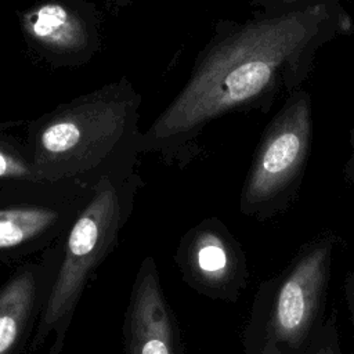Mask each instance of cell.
I'll use <instances>...</instances> for the list:
<instances>
[{
    "label": "cell",
    "instance_id": "cell-12",
    "mask_svg": "<svg viewBox=\"0 0 354 354\" xmlns=\"http://www.w3.org/2000/svg\"><path fill=\"white\" fill-rule=\"evenodd\" d=\"M346 297L348 303V308L351 311V318L354 322V275H350L346 281Z\"/></svg>",
    "mask_w": 354,
    "mask_h": 354
},
{
    "label": "cell",
    "instance_id": "cell-13",
    "mask_svg": "<svg viewBox=\"0 0 354 354\" xmlns=\"http://www.w3.org/2000/svg\"><path fill=\"white\" fill-rule=\"evenodd\" d=\"M351 137H353V145H354V130H353V134H351Z\"/></svg>",
    "mask_w": 354,
    "mask_h": 354
},
{
    "label": "cell",
    "instance_id": "cell-3",
    "mask_svg": "<svg viewBox=\"0 0 354 354\" xmlns=\"http://www.w3.org/2000/svg\"><path fill=\"white\" fill-rule=\"evenodd\" d=\"M140 138L126 106L95 104L41 120L28 145L43 180L94 187L111 171L136 165Z\"/></svg>",
    "mask_w": 354,
    "mask_h": 354
},
{
    "label": "cell",
    "instance_id": "cell-10",
    "mask_svg": "<svg viewBox=\"0 0 354 354\" xmlns=\"http://www.w3.org/2000/svg\"><path fill=\"white\" fill-rule=\"evenodd\" d=\"M37 181L43 178L33 166L29 145L0 134V192Z\"/></svg>",
    "mask_w": 354,
    "mask_h": 354
},
{
    "label": "cell",
    "instance_id": "cell-1",
    "mask_svg": "<svg viewBox=\"0 0 354 354\" xmlns=\"http://www.w3.org/2000/svg\"><path fill=\"white\" fill-rule=\"evenodd\" d=\"M353 32L337 0H256L209 51L177 101L140 138L173 159L196 131L231 111L263 108L299 90L322 47Z\"/></svg>",
    "mask_w": 354,
    "mask_h": 354
},
{
    "label": "cell",
    "instance_id": "cell-6",
    "mask_svg": "<svg viewBox=\"0 0 354 354\" xmlns=\"http://www.w3.org/2000/svg\"><path fill=\"white\" fill-rule=\"evenodd\" d=\"M62 239L0 286V354H25L61 263Z\"/></svg>",
    "mask_w": 354,
    "mask_h": 354
},
{
    "label": "cell",
    "instance_id": "cell-4",
    "mask_svg": "<svg viewBox=\"0 0 354 354\" xmlns=\"http://www.w3.org/2000/svg\"><path fill=\"white\" fill-rule=\"evenodd\" d=\"M94 187L37 181L0 192V260H18L61 241Z\"/></svg>",
    "mask_w": 354,
    "mask_h": 354
},
{
    "label": "cell",
    "instance_id": "cell-8",
    "mask_svg": "<svg viewBox=\"0 0 354 354\" xmlns=\"http://www.w3.org/2000/svg\"><path fill=\"white\" fill-rule=\"evenodd\" d=\"M124 354H181L177 325L152 257L136 274L123 322Z\"/></svg>",
    "mask_w": 354,
    "mask_h": 354
},
{
    "label": "cell",
    "instance_id": "cell-5",
    "mask_svg": "<svg viewBox=\"0 0 354 354\" xmlns=\"http://www.w3.org/2000/svg\"><path fill=\"white\" fill-rule=\"evenodd\" d=\"M311 98L296 90L267 126L242 189L241 205L252 210L270 202L301 171L311 144Z\"/></svg>",
    "mask_w": 354,
    "mask_h": 354
},
{
    "label": "cell",
    "instance_id": "cell-11",
    "mask_svg": "<svg viewBox=\"0 0 354 354\" xmlns=\"http://www.w3.org/2000/svg\"><path fill=\"white\" fill-rule=\"evenodd\" d=\"M68 26V15L59 6H46L36 15L33 32L47 40H62Z\"/></svg>",
    "mask_w": 354,
    "mask_h": 354
},
{
    "label": "cell",
    "instance_id": "cell-9",
    "mask_svg": "<svg viewBox=\"0 0 354 354\" xmlns=\"http://www.w3.org/2000/svg\"><path fill=\"white\" fill-rule=\"evenodd\" d=\"M174 259L188 285L213 296L227 292L238 268L231 241L213 221L191 228L181 238Z\"/></svg>",
    "mask_w": 354,
    "mask_h": 354
},
{
    "label": "cell",
    "instance_id": "cell-2",
    "mask_svg": "<svg viewBox=\"0 0 354 354\" xmlns=\"http://www.w3.org/2000/svg\"><path fill=\"white\" fill-rule=\"evenodd\" d=\"M142 178L136 165L104 176L62 239L61 263L25 354L50 342L48 354H62L65 336L83 290L98 266L115 249L127 224Z\"/></svg>",
    "mask_w": 354,
    "mask_h": 354
},
{
    "label": "cell",
    "instance_id": "cell-7",
    "mask_svg": "<svg viewBox=\"0 0 354 354\" xmlns=\"http://www.w3.org/2000/svg\"><path fill=\"white\" fill-rule=\"evenodd\" d=\"M330 252L328 241L318 243L296 263L281 285L268 328L275 343L297 347L307 336L326 285Z\"/></svg>",
    "mask_w": 354,
    "mask_h": 354
}]
</instances>
